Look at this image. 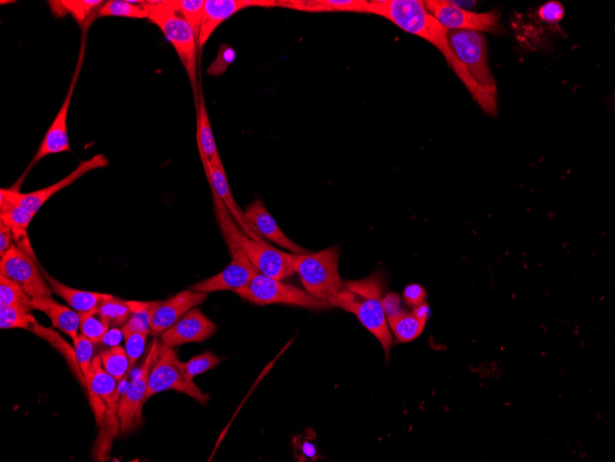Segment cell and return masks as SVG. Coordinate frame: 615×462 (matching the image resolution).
I'll return each instance as SVG.
<instances>
[{
  "label": "cell",
  "mask_w": 615,
  "mask_h": 462,
  "mask_svg": "<svg viewBox=\"0 0 615 462\" xmlns=\"http://www.w3.org/2000/svg\"><path fill=\"white\" fill-rule=\"evenodd\" d=\"M207 298L208 294L186 290L164 302L160 301L150 314L151 331L162 334L190 310L206 301Z\"/></svg>",
  "instance_id": "obj_18"
},
{
  "label": "cell",
  "mask_w": 615,
  "mask_h": 462,
  "mask_svg": "<svg viewBox=\"0 0 615 462\" xmlns=\"http://www.w3.org/2000/svg\"><path fill=\"white\" fill-rule=\"evenodd\" d=\"M226 244L233 258L231 263L222 272L193 285L190 290L203 294L235 292L247 286L260 273L236 244L232 241H226Z\"/></svg>",
  "instance_id": "obj_14"
},
{
  "label": "cell",
  "mask_w": 615,
  "mask_h": 462,
  "mask_svg": "<svg viewBox=\"0 0 615 462\" xmlns=\"http://www.w3.org/2000/svg\"><path fill=\"white\" fill-rule=\"evenodd\" d=\"M448 40L453 52L481 91L484 100L482 110L489 116L495 117L498 113L497 88L488 63L485 35L466 30L449 31Z\"/></svg>",
  "instance_id": "obj_4"
},
{
  "label": "cell",
  "mask_w": 615,
  "mask_h": 462,
  "mask_svg": "<svg viewBox=\"0 0 615 462\" xmlns=\"http://www.w3.org/2000/svg\"><path fill=\"white\" fill-rule=\"evenodd\" d=\"M159 343L158 340L154 339L139 373L120 396L118 412L122 434L136 428L143 418L142 409L145 405L144 400L148 390L149 377L152 364L158 355Z\"/></svg>",
  "instance_id": "obj_12"
},
{
  "label": "cell",
  "mask_w": 615,
  "mask_h": 462,
  "mask_svg": "<svg viewBox=\"0 0 615 462\" xmlns=\"http://www.w3.org/2000/svg\"><path fill=\"white\" fill-rule=\"evenodd\" d=\"M31 301L32 299L18 283L0 275V307H32Z\"/></svg>",
  "instance_id": "obj_32"
},
{
  "label": "cell",
  "mask_w": 615,
  "mask_h": 462,
  "mask_svg": "<svg viewBox=\"0 0 615 462\" xmlns=\"http://www.w3.org/2000/svg\"><path fill=\"white\" fill-rule=\"evenodd\" d=\"M275 0H204L203 15L198 37L200 50L215 30L242 10L253 7L274 8Z\"/></svg>",
  "instance_id": "obj_17"
},
{
  "label": "cell",
  "mask_w": 615,
  "mask_h": 462,
  "mask_svg": "<svg viewBox=\"0 0 615 462\" xmlns=\"http://www.w3.org/2000/svg\"><path fill=\"white\" fill-rule=\"evenodd\" d=\"M125 340L126 352L130 361V367L127 378L131 374L138 360L144 352L147 338L150 332L144 331H122ZM126 378V379H127Z\"/></svg>",
  "instance_id": "obj_36"
},
{
  "label": "cell",
  "mask_w": 615,
  "mask_h": 462,
  "mask_svg": "<svg viewBox=\"0 0 615 462\" xmlns=\"http://www.w3.org/2000/svg\"><path fill=\"white\" fill-rule=\"evenodd\" d=\"M0 257V275L18 283L31 299L52 297L53 291L39 264L16 243Z\"/></svg>",
  "instance_id": "obj_10"
},
{
  "label": "cell",
  "mask_w": 615,
  "mask_h": 462,
  "mask_svg": "<svg viewBox=\"0 0 615 462\" xmlns=\"http://www.w3.org/2000/svg\"><path fill=\"white\" fill-rule=\"evenodd\" d=\"M85 382L99 435L114 440L121 432L118 412L121 395L119 382L102 367L99 355L94 357Z\"/></svg>",
  "instance_id": "obj_7"
},
{
  "label": "cell",
  "mask_w": 615,
  "mask_h": 462,
  "mask_svg": "<svg viewBox=\"0 0 615 462\" xmlns=\"http://www.w3.org/2000/svg\"><path fill=\"white\" fill-rule=\"evenodd\" d=\"M34 310L45 313L52 321L55 328L60 330L72 340L78 335L80 318L79 314L71 308L61 305L52 297L32 299Z\"/></svg>",
  "instance_id": "obj_23"
},
{
  "label": "cell",
  "mask_w": 615,
  "mask_h": 462,
  "mask_svg": "<svg viewBox=\"0 0 615 462\" xmlns=\"http://www.w3.org/2000/svg\"><path fill=\"white\" fill-rule=\"evenodd\" d=\"M89 27V26H85V31L83 32L84 34L82 37L81 48L79 51L77 66L73 73L72 80L69 89L67 92L66 99L57 115L56 116L53 123L51 124L49 130L47 131L45 138L43 139L36 154L33 158L27 169L28 172L34 165H36L38 162H40L42 159L46 158L48 155L66 152H72L68 141L67 121L76 84L83 65L86 37Z\"/></svg>",
  "instance_id": "obj_13"
},
{
  "label": "cell",
  "mask_w": 615,
  "mask_h": 462,
  "mask_svg": "<svg viewBox=\"0 0 615 462\" xmlns=\"http://www.w3.org/2000/svg\"><path fill=\"white\" fill-rule=\"evenodd\" d=\"M157 302H139V301H129L132 314H144L150 315L152 310L159 304Z\"/></svg>",
  "instance_id": "obj_44"
},
{
  "label": "cell",
  "mask_w": 615,
  "mask_h": 462,
  "mask_svg": "<svg viewBox=\"0 0 615 462\" xmlns=\"http://www.w3.org/2000/svg\"><path fill=\"white\" fill-rule=\"evenodd\" d=\"M245 214L246 218L263 238L266 237L276 245L289 250L293 254H306L310 252L286 236L261 200H255L247 207Z\"/></svg>",
  "instance_id": "obj_20"
},
{
  "label": "cell",
  "mask_w": 615,
  "mask_h": 462,
  "mask_svg": "<svg viewBox=\"0 0 615 462\" xmlns=\"http://www.w3.org/2000/svg\"><path fill=\"white\" fill-rule=\"evenodd\" d=\"M148 19L157 26L172 45L192 85L194 99L198 95L197 39L187 21L176 10L174 0L146 2Z\"/></svg>",
  "instance_id": "obj_5"
},
{
  "label": "cell",
  "mask_w": 615,
  "mask_h": 462,
  "mask_svg": "<svg viewBox=\"0 0 615 462\" xmlns=\"http://www.w3.org/2000/svg\"><path fill=\"white\" fill-rule=\"evenodd\" d=\"M41 269L53 293L63 299L69 308L78 313L88 312L97 309L100 304L104 303L111 297V295L109 294L71 289L55 279L54 277L48 274L44 268H41Z\"/></svg>",
  "instance_id": "obj_24"
},
{
  "label": "cell",
  "mask_w": 615,
  "mask_h": 462,
  "mask_svg": "<svg viewBox=\"0 0 615 462\" xmlns=\"http://www.w3.org/2000/svg\"><path fill=\"white\" fill-rule=\"evenodd\" d=\"M176 10L193 29L198 43L200 26L203 15V0H174Z\"/></svg>",
  "instance_id": "obj_34"
},
{
  "label": "cell",
  "mask_w": 615,
  "mask_h": 462,
  "mask_svg": "<svg viewBox=\"0 0 615 462\" xmlns=\"http://www.w3.org/2000/svg\"><path fill=\"white\" fill-rule=\"evenodd\" d=\"M204 172L212 184L213 193L223 201L241 230L255 241L266 242L235 200L221 157L208 165Z\"/></svg>",
  "instance_id": "obj_19"
},
{
  "label": "cell",
  "mask_w": 615,
  "mask_h": 462,
  "mask_svg": "<svg viewBox=\"0 0 615 462\" xmlns=\"http://www.w3.org/2000/svg\"><path fill=\"white\" fill-rule=\"evenodd\" d=\"M36 215L0 198V222L10 226L15 243L39 264L27 232Z\"/></svg>",
  "instance_id": "obj_21"
},
{
  "label": "cell",
  "mask_w": 615,
  "mask_h": 462,
  "mask_svg": "<svg viewBox=\"0 0 615 462\" xmlns=\"http://www.w3.org/2000/svg\"><path fill=\"white\" fill-rule=\"evenodd\" d=\"M122 337H124L122 331L113 328L109 331L102 341H105L107 344H111L112 346H117L120 342Z\"/></svg>",
  "instance_id": "obj_45"
},
{
  "label": "cell",
  "mask_w": 615,
  "mask_h": 462,
  "mask_svg": "<svg viewBox=\"0 0 615 462\" xmlns=\"http://www.w3.org/2000/svg\"><path fill=\"white\" fill-rule=\"evenodd\" d=\"M25 330L31 331L42 340L49 342L66 359L70 371L78 380L81 387L87 390L86 382L81 369L76 358L74 347H72L58 332L51 328L42 326L33 314L30 315Z\"/></svg>",
  "instance_id": "obj_25"
},
{
  "label": "cell",
  "mask_w": 615,
  "mask_h": 462,
  "mask_svg": "<svg viewBox=\"0 0 615 462\" xmlns=\"http://www.w3.org/2000/svg\"><path fill=\"white\" fill-rule=\"evenodd\" d=\"M538 15L545 23L558 24L565 16V8L558 2H549L540 8Z\"/></svg>",
  "instance_id": "obj_39"
},
{
  "label": "cell",
  "mask_w": 615,
  "mask_h": 462,
  "mask_svg": "<svg viewBox=\"0 0 615 462\" xmlns=\"http://www.w3.org/2000/svg\"><path fill=\"white\" fill-rule=\"evenodd\" d=\"M294 444L296 447V454H298V458L301 461L316 460L318 459V449L316 445L307 437H295Z\"/></svg>",
  "instance_id": "obj_40"
},
{
  "label": "cell",
  "mask_w": 615,
  "mask_h": 462,
  "mask_svg": "<svg viewBox=\"0 0 615 462\" xmlns=\"http://www.w3.org/2000/svg\"><path fill=\"white\" fill-rule=\"evenodd\" d=\"M110 327H123L132 315L129 301L111 296L98 308Z\"/></svg>",
  "instance_id": "obj_31"
},
{
  "label": "cell",
  "mask_w": 615,
  "mask_h": 462,
  "mask_svg": "<svg viewBox=\"0 0 615 462\" xmlns=\"http://www.w3.org/2000/svg\"><path fill=\"white\" fill-rule=\"evenodd\" d=\"M423 3L427 11L448 31L493 33L498 29L500 16L495 12L474 13L446 0H426Z\"/></svg>",
  "instance_id": "obj_11"
},
{
  "label": "cell",
  "mask_w": 615,
  "mask_h": 462,
  "mask_svg": "<svg viewBox=\"0 0 615 462\" xmlns=\"http://www.w3.org/2000/svg\"><path fill=\"white\" fill-rule=\"evenodd\" d=\"M196 105V141L204 171L208 165L220 158L214 134L211 125L206 101L202 89L195 100Z\"/></svg>",
  "instance_id": "obj_22"
},
{
  "label": "cell",
  "mask_w": 615,
  "mask_h": 462,
  "mask_svg": "<svg viewBox=\"0 0 615 462\" xmlns=\"http://www.w3.org/2000/svg\"><path fill=\"white\" fill-rule=\"evenodd\" d=\"M215 213L224 237L236 244L257 270L276 280H283L294 272V256L247 236L238 226L223 201L214 194Z\"/></svg>",
  "instance_id": "obj_3"
},
{
  "label": "cell",
  "mask_w": 615,
  "mask_h": 462,
  "mask_svg": "<svg viewBox=\"0 0 615 462\" xmlns=\"http://www.w3.org/2000/svg\"><path fill=\"white\" fill-rule=\"evenodd\" d=\"M105 4L100 0H65V2H57L62 10L70 14L80 26L89 25V20H92L94 15L99 14Z\"/></svg>",
  "instance_id": "obj_30"
},
{
  "label": "cell",
  "mask_w": 615,
  "mask_h": 462,
  "mask_svg": "<svg viewBox=\"0 0 615 462\" xmlns=\"http://www.w3.org/2000/svg\"><path fill=\"white\" fill-rule=\"evenodd\" d=\"M222 361L223 359L212 351H206L193 356L187 362H181V366L184 375L189 380L193 381L196 376L212 371V369L218 366Z\"/></svg>",
  "instance_id": "obj_33"
},
{
  "label": "cell",
  "mask_w": 615,
  "mask_h": 462,
  "mask_svg": "<svg viewBox=\"0 0 615 462\" xmlns=\"http://www.w3.org/2000/svg\"><path fill=\"white\" fill-rule=\"evenodd\" d=\"M102 367L119 383L127 378L130 361L122 346H112L110 349L101 352L99 354Z\"/></svg>",
  "instance_id": "obj_28"
},
{
  "label": "cell",
  "mask_w": 615,
  "mask_h": 462,
  "mask_svg": "<svg viewBox=\"0 0 615 462\" xmlns=\"http://www.w3.org/2000/svg\"><path fill=\"white\" fill-rule=\"evenodd\" d=\"M33 310L26 306L0 307V328L25 330Z\"/></svg>",
  "instance_id": "obj_35"
},
{
  "label": "cell",
  "mask_w": 615,
  "mask_h": 462,
  "mask_svg": "<svg viewBox=\"0 0 615 462\" xmlns=\"http://www.w3.org/2000/svg\"><path fill=\"white\" fill-rule=\"evenodd\" d=\"M402 297L408 306L415 308L425 302L427 292L423 287L413 284L404 289Z\"/></svg>",
  "instance_id": "obj_41"
},
{
  "label": "cell",
  "mask_w": 615,
  "mask_h": 462,
  "mask_svg": "<svg viewBox=\"0 0 615 462\" xmlns=\"http://www.w3.org/2000/svg\"><path fill=\"white\" fill-rule=\"evenodd\" d=\"M93 343V341L82 334H78L73 340V347L75 350L76 358L81 369L84 379L89 373V368L94 359Z\"/></svg>",
  "instance_id": "obj_37"
},
{
  "label": "cell",
  "mask_w": 615,
  "mask_h": 462,
  "mask_svg": "<svg viewBox=\"0 0 615 462\" xmlns=\"http://www.w3.org/2000/svg\"><path fill=\"white\" fill-rule=\"evenodd\" d=\"M14 235L10 226L0 222V257H3L13 246Z\"/></svg>",
  "instance_id": "obj_43"
},
{
  "label": "cell",
  "mask_w": 615,
  "mask_h": 462,
  "mask_svg": "<svg viewBox=\"0 0 615 462\" xmlns=\"http://www.w3.org/2000/svg\"><path fill=\"white\" fill-rule=\"evenodd\" d=\"M126 17L132 19H148L149 10L146 2H123L110 0L100 8L97 18Z\"/></svg>",
  "instance_id": "obj_27"
},
{
  "label": "cell",
  "mask_w": 615,
  "mask_h": 462,
  "mask_svg": "<svg viewBox=\"0 0 615 462\" xmlns=\"http://www.w3.org/2000/svg\"><path fill=\"white\" fill-rule=\"evenodd\" d=\"M235 293L243 299L258 306L284 304L307 310H324L332 307L325 299L314 298L306 291L282 284L279 280L262 273L256 274L247 286Z\"/></svg>",
  "instance_id": "obj_8"
},
{
  "label": "cell",
  "mask_w": 615,
  "mask_h": 462,
  "mask_svg": "<svg viewBox=\"0 0 615 462\" xmlns=\"http://www.w3.org/2000/svg\"><path fill=\"white\" fill-rule=\"evenodd\" d=\"M157 356L160 358L154 361L151 369L145 404L152 396L166 391H176L186 394L203 406L209 404L211 396L203 394L193 381L184 375L181 366L182 362L173 349H169Z\"/></svg>",
  "instance_id": "obj_9"
},
{
  "label": "cell",
  "mask_w": 615,
  "mask_h": 462,
  "mask_svg": "<svg viewBox=\"0 0 615 462\" xmlns=\"http://www.w3.org/2000/svg\"><path fill=\"white\" fill-rule=\"evenodd\" d=\"M368 14L380 16L405 33L423 38L438 48L483 110L484 100L481 91L453 52L448 40L449 31L427 11L422 0H371L369 2Z\"/></svg>",
  "instance_id": "obj_1"
},
{
  "label": "cell",
  "mask_w": 615,
  "mask_h": 462,
  "mask_svg": "<svg viewBox=\"0 0 615 462\" xmlns=\"http://www.w3.org/2000/svg\"><path fill=\"white\" fill-rule=\"evenodd\" d=\"M80 318V334L89 339L94 343L104 341L110 330V325L102 316L99 309L88 312L78 313Z\"/></svg>",
  "instance_id": "obj_29"
},
{
  "label": "cell",
  "mask_w": 615,
  "mask_h": 462,
  "mask_svg": "<svg viewBox=\"0 0 615 462\" xmlns=\"http://www.w3.org/2000/svg\"><path fill=\"white\" fill-rule=\"evenodd\" d=\"M293 256L295 272L308 294L330 303L342 291L344 283L339 271V253L337 247Z\"/></svg>",
  "instance_id": "obj_6"
},
{
  "label": "cell",
  "mask_w": 615,
  "mask_h": 462,
  "mask_svg": "<svg viewBox=\"0 0 615 462\" xmlns=\"http://www.w3.org/2000/svg\"><path fill=\"white\" fill-rule=\"evenodd\" d=\"M218 326L202 311L194 308L177 323L161 334L158 355L169 349L189 342H202L213 337Z\"/></svg>",
  "instance_id": "obj_16"
},
{
  "label": "cell",
  "mask_w": 615,
  "mask_h": 462,
  "mask_svg": "<svg viewBox=\"0 0 615 462\" xmlns=\"http://www.w3.org/2000/svg\"><path fill=\"white\" fill-rule=\"evenodd\" d=\"M386 320H391L404 310L401 308V299L398 295L390 293L381 299Z\"/></svg>",
  "instance_id": "obj_42"
},
{
  "label": "cell",
  "mask_w": 615,
  "mask_h": 462,
  "mask_svg": "<svg viewBox=\"0 0 615 462\" xmlns=\"http://www.w3.org/2000/svg\"><path fill=\"white\" fill-rule=\"evenodd\" d=\"M109 159L104 154H97L89 160L82 161L79 165L65 178L51 186L30 194H21L15 189H2L3 198L11 204L37 214L45 204L55 194L68 187L87 173L102 167H107Z\"/></svg>",
  "instance_id": "obj_15"
},
{
  "label": "cell",
  "mask_w": 615,
  "mask_h": 462,
  "mask_svg": "<svg viewBox=\"0 0 615 462\" xmlns=\"http://www.w3.org/2000/svg\"><path fill=\"white\" fill-rule=\"evenodd\" d=\"M235 59L236 52L233 47L227 43H223L219 48L216 59L208 68L207 74L213 77H219L224 74Z\"/></svg>",
  "instance_id": "obj_38"
},
{
  "label": "cell",
  "mask_w": 615,
  "mask_h": 462,
  "mask_svg": "<svg viewBox=\"0 0 615 462\" xmlns=\"http://www.w3.org/2000/svg\"><path fill=\"white\" fill-rule=\"evenodd\" d=\"M388 325L399 342H410L418 339L424 331L427 320L412 313L401 312L397 317L387 320Z\"/></svg>",
  "instance_id": "obj_26"
},
{
  "label": "cell",
  "mask_w": 615,
  "mask_h": 462,
  "mask_svg": "<svg viewBox=\"0 0 615 462\" xmlns=\"http://www.w3.org/2000/svg\"><path fill=\"white\" fill-rule=\"evenodd\" d=\"M383 289L381 275L373 273L363 280L344 284L342 291L330 305L356 315L361 324L380 342L388 357L392 336L381 303Z\"/></svg>",
  "instance_id": "obj_2"
}]
</instances>
